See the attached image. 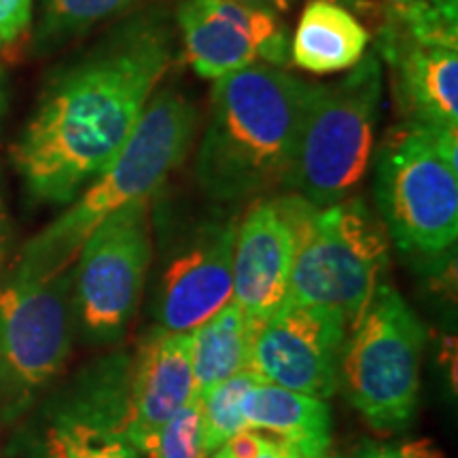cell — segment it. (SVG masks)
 Masks as SVG:
<instances>
[{
	"label": "cell",
	"mask_w": 458,
	"mask_h": 458,
	"mask_svg": "<svg viewBox=\"0 0 458 458\" xmlns=\"http://www.w3.org/2000/svg\"><path fill=\"white\" fill-rule=\"evenodd\" d=\"M174 55L159 15L125 21L49 85L13 145V164L38 202L71 204L122 153Z\"/></svg>",
	"instance_id": "1"
},
{
	"label": "cell",
	"mask_w": 458,
	"mask_h": 458,
	"mask_svg": "<svg viewBox=\"0 0 458 458\" xmlns=\"http://www.w3.org/2000/svg\"><path fill=\"white\" fill-rule=\"evenodd\" d=\"M310 94V83L272 64L216 79L196 157L206 196L232 204L286 187Z\"/></svg>",
	"instance_id": "2"
},
{
	"label": "cell",
	"mask_w": 458,
	"mask_h": 458,
	"mask_svg": "<svg viewBox=\"0 0 458 458\" xmlns=\"http://www.w3.org/2000/svg\"><path fill=\"white\" fill-rule=\"evenodd\" d=\"M196 128L198 108L185 94L172 88L156 91L122 153L72 199L66 213L24 246L15 266L43 276L71 270L85 240L108 215L151 199L185 162Z\"/></svg>",
	"instance_id": "3"
},
{
	"label": "cell",
	"mask_w": 458,
	"mask_h": 458,
	"mask_svg": "<svg viewBox=\"0 0 458 458\" xmlns=\"http://www.w3.org/2000/svg\"><path fill=\"white\" fill-rule=\"evenodd\" d=\"M278 199L295 233L289 300L340 310L352 327L386 272L385 225L360 198L325 208L297 193Z\"/></svg>",
	"instance_id": "4"
},
{
	"label": "cell",
	"mask_w": 458,
	"mask_h": 458,
	"mask_svg": "<svg viewBox=\"0 0 458 458\" xmlns=\"http://www.w3.org/2000/svg\"><path fill=\"white\" fill-rule=\"evenodd\" d=\"M382 64L363 55L331 85H312L286 187L317 208L346 199L363 181L376 145Z\"/></svg>",
	"instance_id": "5"
},
{
	"label": "cell",
	"mask_w": 458,
	"mask_h": 458,
	"mask_svg": "<svg viewBox=\"0 0 458 458\" xmlns=\"http://www.w3.org/2000/svg\"><path fill=\"white\" fill-rule=\"evenodd\" d=\"M427 331L403 295L380 283L344 344L340 385L376 433L411 425L420 394Z\"/></svg>",
	"instance_id": "6"
},
{
	"label": "cell",
	"mask_w": 458,
	"mask_h": 458,
	"mask_svg": "<svg viewBox=\"0 0 458 458\" xmlns=\"http://www.w3.org/2000/svg\"><path fill=\"white\" fill-rule=\"evenodd\" d=\"M72 267L28 272L13 266L0 280V425H9L54 385L72 352Z\"/></svg>",
	"instance_id": "7"
},
{
	"label": "cell",
	"mask_w": 458,
	"mask_h": 458,
	"mask_svg": "<svg viewBox=\"0 0 458 458\" xmlns=\"http://www.w3.org/2000/svg\"><path fill=\"white\" fill-rule=\"evenodd\" d=\"M435 131L405 122L394 125L374 162L386 236L401 253L425 259L445 255L458 238V170L445 162Z\"/></svg>",
	"instance_id": "8"
},
{
	"label": "cell",
	"mask_w": 458,
	"mask_h": 458,
	"mask_svg": "<svg viewBox=\"0 0 458 458\" xmlns=\"http://www.w3.org/2000/svg\"><path fill=\"white\" fill-rule=\"evenodd\" d=\"M151 255V199L114 210L83 242L72 263V306L77 331L91 346H111L125 335Z\"/></svg>",
	"instance_id": "9"
},
{
	"label": "cell",
	"mask_w": 458,
	"mask_h": 458,
	"mask_svg": "<svg viewBox=\"0 0 458 458\" xmlns=\"http://www.w3.org/2000/svg\"><path fill=\"white\" fill-rule=\"evenodd\" d=\"M348 329L340 310L286 300L257 327L249 369L266 385L327 401L340 388Z\"/></svg>",
	"instance_id": "10"
},
{
	"label": "cell",
	"mask_w": 458,
	"mask_h": 458,
	"mask_svg": "<svg viewBox=\"0 0 458 458\" xmlns=\"http://www.w3.org/2000/svg\"><path fill=\"white\" fill-rule=\"evenodd\" d=\"M236 227L233 216L202 221L176 244L159 267L151 303L156 325L191 334L232 301Z\"/></svg>",
	"instance_id": "11"
},
{
	"label": "cell",
	"mask_w": 458,
	"mask_h": 458,
	"mask_svg": "<svg viewBox=\"0 0 458 458\" xmlns=\"http://www.w3.org/2000/svg\"><path fill=\"white\" fill-rule=\"evenodd\" d=\"M176 20L187 62L204 79L216 81L250 64L289 62L284 26L270 9L242 0H182Z\"/></svg>",
	"instance_id": "12"
},
{
	"label": "cell",
	"mask_w": 458,
	"mask_h": 458,
	"mask_svg": "<svg viewBox=\"0 0 458 458\" xmlns=\"http://www.w3.org/2000/svg\"><path fill=\"white\" fill-rule=\"evenodd\" d=\"M295 233L278 196L257 199L236 227L232 301L257 327L289 300Z\"/></svg>",
	"instance_id": "13"
},
{
	"label": "cell",
	"mask_w": 458,
	"mask_h": 458,
	"mask_svg": "<svg viewBox=\"0 0 458 458\" xmlns=\"http://www.w3.org/2000/svg\"><path fill=\"white\" fill-rule=\"evenodd\" d=\"M380 51L391 66L394 100L405 123L458 128L456 38H418L385 26Z\"/></svg>",
	"instance_id": "14"
},
{
	"label": "cell",
	"mask_w": 458,
	"mask_h": 458,
	"mask_svg": "<svg viewBox=\"0 0 458 458\" xmlns=\"http://www.w3.org/2000/svg\"><path fill=\"white\" fill-rule=\"evenodd\" d=\"M196 397L191 371V334L159 325L142 335L130 363V403L125 435L140 445Z\"/></svg>",
	"instance_id": "15"
},
{
	"label": "cell",
	"mask_w": 458,
	"mask_h": 458,
	"mask_svg": "<svg viewBox=\"0 0 458 458\" xmlns=\"http://www.w3.org/2000/svg\"><path fill=\"white\" fill-rule=\"evenodd\" d=\"M246 428L263 431L291 445L301 458H325L331 444L327 401L257 382L246 394Z\"/></svg>",
	"instance_id": "16"
},
{
	"label": "cell",
	"mask_w": 458,
	"mask_h": 458,
	"mask_svg": "<svg viewBox=\"0 0 458 458\" xmlns=\"http://www.w3.org/2000/svg\"><path fill=\"white\" fill-rule=\"evenodd\" d=\"M369 30L340 4L310 0L291 41V60L301 71L331 74L348 71L363 60Z\"/></svg>",
	"instance_id": "17"
},
{
	"label": "cell",
	"mask_w": 458,
	"mask_h": 458,
	"mask_svg": "<svg viewBox=\"0 0 458 458\" xmlns=\"http://www.w3.org/2000/svg\"><path fill=\"white\" fill-rule=\"evenodd\" d=\"M257 325L233 301L191 331L193 391L202 399L227 377L249 369Z\"/></svg>",
	"instance_id": "18"
},
{
	"label": "cell",
	"mask_w": 458,
	"mask_h": 458,
	"mask_svg": "<svg viewBox=\"0 0 458 458\" xmlns=\"http://www.w3.org/2000/svg\"><path fill=\"white\" fill-rule=\"evenodd\" d=\"M37 458H145L123 428L49 411Z\"/></svg>",
	"instance_id": "19"
},
{
	"label": "cell",
	"mask_w": 458,
	"mask_h": 458,
	"mask_svg": "<svg viewBox=\"0 0 458 458\" xmlns=\"http://www.w3.org/2000/svg\"><path fill=\"white\" fill-rule=\"evenodd\" d=\"M261 382L250 369L227 377L199 399L202 405V450L204 458L221 448L229 437L244 431L242 405L246 394Z\"/></svg>",
	"instance_id": "20"
},
{
	"label": "cell",
	"mask_w": 458,
	"mask_h": 458,
	"mask_svg": "<svg viewBox=\"0 0 458 458\" xmlns=\"http://www.w3.org/2000/svg\"><path fill=\"white\" fill-rule=\"evenodd\" d=\"M145 0H41L38 43L54 45L128 13Z\"/></svg>",
	"instance_id": "21"
},
{
	"label": "cell",
	"mask_w": 458,
	"mask_h": 458,
	"mask_svg": "<svg viewBox=\"0 0 458 458\" xmlns=\"http://www.w3.org/2000/svg\"><path fill=\"white\" fill-rule=\"evenodd\" d=\"M145 458H204L202 405L193 397L156 435L140 445Z\"/></svg>",
	"instance_id": "22"
},
{
	"label": "cell",
	"mask_w": 458,
	"mask_h": 458,
	"mask_svg": "<svg viewBox=\"0 0 458 458\" xmlns=\"http://www.w3.org/2000/svg\"><path fill=\"white\" fill-rule=\"evenodd\" d=\"M32 0H0V47L15 43L30 26Z\"/></svg>",
	"instance_id": "23"
},
{
	"label": "cell",
	"mask_w": 458,
	"mask_h": 458,
	"mask_svg": "<svg viewBox=\"0 0 458 458\" xmlns=\"http://www.w3.org/2000/svg\"><path fill=\"white\" fill-rule=\"evenodd\" d=\"M357 458H445L444 452L428 439L405 442L399 445H368Z\"/></svg>",
	"instance_id": "24"
},
{
	"label": "cell",
	"mask_w": 458,
	"mask_h": 458,
	"mask_svg": "<svg viewBox=\"0 0 458 458\" xmlns=\"http://www.w3.org/2000/svg\"><path fill=\"white\" fill-rule=\"evenodd\" d=\"M253 458H301V456L297 454V452L291 448V445H286L284 442H280V439L272 437V435H270L266 448H263L259 454L253 456Z\"/></svg>",
	"instance_id": "25"
},
{
	"label": "cell",
	"mask_w": 458,
	"mask_h": 458,
	"mask_svg": "<svg viewBox=\"0 0 458 458\" xmlns=\"http://www.w3.org/2000/svg\"><path fill=\"white\" fill-rule=\"evenodd\" d=\"M7 240H9V221H7V210H4L3 196H0V263L4 259Z\"/></svg>",
	"instance_id": "26"
},
{
	"label": "cell",
	"mask_w": 458,
	"mask_h": 458,
	"mask_svg": "<svg viewBox=\"0 0 458 458\" xmlns=\"http://www.w3.org/2000/svg\"><path fill=\"white\" fill-rule=\"evenodd\" d=\"M242 3L255 4V7H261V9H270L274 13H278V11H289L291 4H293V0H242Z\"/></svg>",
	"instance_id": "27"
},
{
	"label": "cell",
	"mask_w": 458,
	"mask_h": 458,
	"mask_svg": "<svg viewBox=\"0 0 458 458\" xmlns=\"http://www.w3.org/2000/svg\"><path fill=\"white\" fill-rule=\"evenodd\" d=\"M325 3H344V4H352L354 9H363L368 11V13H371V3L369 0H325Z\"/></svg>",
	"instance_id": "28"
},
{
	"label": "cell",
	"mask_w": 458,
	"mask_h": 458,
	"mask_svg": "<svg viewBox=\"0 0 458 458\" xmlns=\"http://www.w3.org/2000/svg\"><path fill=\"white\" fill-rule=\"evenodd\" d=\"M4 105H7V81H4V74L0 71V117H3Z\"/></svg>",
	"instance_id": "29"
},
{
	"label": "cell",
	"mask_w": 458,
	"mask_h": 458,
	"mask_svg": "<svg viewBox=\"0 0 458 458\" xmlns=\"http://www.w3.org/2000/svg\"><path fill=\"white\" fill-rule=\"evenodd\" d=\"M325 458H337V456H325Z\"/></svg>",
	"instance_id": "30"
}]
</instances>
